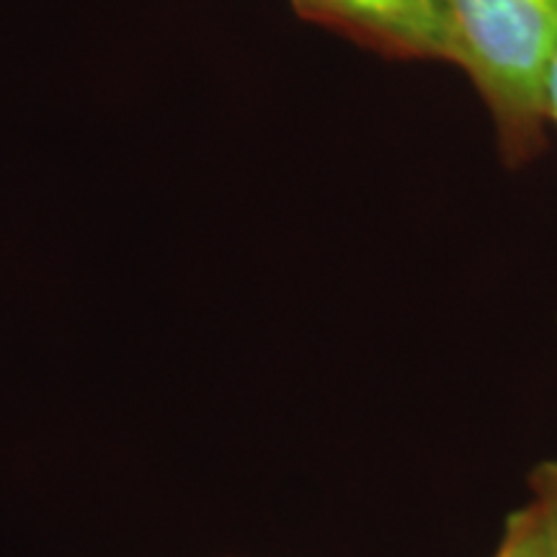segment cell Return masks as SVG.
I'll use <instances>...</instances> for the list:
<instances>
[{"label": "cell", "mask_w": 557, "mask_h": 557, "mask_svg": "<svg viewBox=\"0 0 557 557\" xmlns=\"http://www.w3.org/2000/svg\"><path fill=\"white\" fill-rule=\"evenodd\" d=\"M451 62L491 109L498 150L517 169L547 145L545 75L557 47V0H447Z\"/></svg>", "instance_id": "1"}, {"label": "cell", "mask_w": 557, "mask_h": 557, "mask_svg": "<svg viewBox=\"0 0 557 557\" xmlns=\"http://www.w3.org/2000/svg\"><path fill=\"white\" fill-rule=\"evenodd\" d=\"M320 24L387 60L451 62L447 0H289Z\"/></svg>", "instance_id": "2"}, {"label": "cell", "mask_w": 557, "mask_h": 557, "mask_svg": "<svg viewBox=\"0 0 557 557\" xmlns=\"http://www.w3.org/2000/svg\"><path fill=\"white\" fill-rule=\"evenodd\" d=\"M529 491H532V500L545 513L549 542H553V553L557 557V457L545 459L537 465L529 475Z\"/></svg>", "instance_id": "4"}, {"label": "cell", "mask_w": 557, "mask_h": 557, "mask_svg": "<svg viewBox=\"0 0 557 557\" xmlns=\"http://www.w3.org/2000/svg\"><path fill=\"white\" fill-rule=\"evenodd\" d=\"M545 114H547V124L553 122L557 127V47L545 75Z\"/></svg>", "instance_id": "5"}, {"label": "cell", "mask_w": 557, "mask_h": 557, "mask_svg": "<svg viewBox=\"0 0 557 557\" xmlns=\"http://www.w3.org/2000/svg\"><path fill=\"white\" fill-rule=\"evenodd\" d=\"M491 557H555L545 513L532 498L508 513L498 547Z\"/></svg>", "instance_id": "3"}]
</instances>
